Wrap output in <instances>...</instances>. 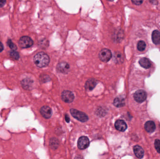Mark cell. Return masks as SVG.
Segmentation results:
<instances>
[{"label":"cell","instance_id":"1","mask_svg":"<svg viewBox=\"0 0 160 159\" xmlns=\"http://www.w3.org/2000/svg\"><path fill=\"white\" fill-rule=\"evenodd\" d=\"M34 62L35 64L39 68L46 67L49 64L50 58L49 56L44 52H39L34 57Z\"/></svg>","mask_w":160,"mask_h":159},{"label":"cell","instance_id":"2","mask_svg":"<svg viewBox=\"0 0 160 159\" xmlns=\"http://www.w3.org/2000/svg\"><path fill=\"white\" fill-rule=\"evenodd\" d=\"M70 112L72 116L80 121L85 122L88 121V116L83 112H80L78 110L75 109H71Z\"/></svg>","mask_w":160,"mask_h":159},{"label":"cell","instance_id":"3","mask_svg":"<svg viewBox=\"0 0 160 159\" xmlns=\"http://www.w3.org/2000/svg\"><path fill=\"white\" fill-rule=\"evenodd\" d=\"M19 44L21 48L25 49L30 47L33 45V41L30 37L23 36L20 38L19 42Z\"/></svg>","mask_w":160,"mask_h":159},{"label":"cell","instance_id":"4","mask_svg":"<svg viewBox=\"0 0 160 159\" xmlns=\"http://www.w3.org/2000/svg\"><path fill=\"white\" fill-rule=\"evenodd\" d=\"M112 57L111 51L107 49L102 50L99 53V57L102 61L107 62L111 59Z\"/></svg>","mask_w":160,"mask_h":159},{"label":"cell","instance_id":"5","mask_svg":"<svg viewBox=\"0 0 160 159\" xmlns=\"http://www.w3.org/2000/svg\"><path fill=\"white\" fill-rule=\"evenodd\" d=\"M147 93L143 90H139L136 91L134 94V98L136 102L142 103L147 99Z\"/></svg>","mask_w":160,"mask_h":159},{"label":"cell","instance_id":"6","mask_svg":"<svg viewBox=\"0 0 160 159\" xmlns=\"http://www.w3.org/2000/svg\"><path fill=\"white\" fill-rule=\"evenodd\" d=\"M75 98L73 94L69 91H64L61 94V98L63 101L67 103H70L73 101Z\"/></svg>","mask_w":160,"mask_h":159},{"label":"cell","instance_id":"7","mask_svg":"<svg viewBox=\"0 0 160 159\" xmlns=\"http://www.w3.org/2000/svg\"><path fill=\"white\" fill-rule=\"evenodd\" d=\"M69 65L66 62H60L57 66V70L60 73L67 74L69 72Z\"/></svg>","mask_w":160,"mask_h":159},{"label":"cell","instance_id":"8","mask_svg":"<svg viewBox=\"0 0 160 159\" xmlns=\"http://www.w3.org/2000/svg\"><path fill=\"white\" fill-rule=\"evenodd\" d=\"M89 145V141L86 136H82L79 139L78 141V147L80 149H85Z\"/></svg>","mask_w":160,"mask_h":159},{"label":"cell","instance_id":"9","mask_svg":"<svg viewBox=\"0 0 160 159\" xmlns=\"http://www.w3.org/2000/svg\"><path fill=\"white\" fill-rule=\"evenodd\" d=\"M40 112L43 117L45 119H49L52 115L53 112L51 108L47 106H44L40 110Z\"/></svg>","mask_w":160,"mask_h":159},{"label":"cell","instance_id":"10","mask_svg":"<svg viewBox=\"0 0 160 159\" xmlns=\"http://www.w3.org/2000/svg\"><path fill=\"white\" fill-rule=\"evenodd\" d=\"M115 128L120 132H124L127 129V125L124 120H117L115 123Z\"/></svg>","mask_w":160,"mask_h":159},{"label":"cell","instance_id":"11","mask_svg":"<svg viewBox=\"0 0 160 159\" xmlns=\"http://www.w3.org/2000/svg\"><path fill=\"white\" fill-rule=\"evenodd\" d=\"M133 151L135 153L136 156L139 159L143 158L144 154V151L143 148H142L141 146L139 145H136L133 147Z\"/></svg>","mask_w":160,"mask_h":159},{"label":"cell","instance_id":"12","mask_svg":"<svg viewBox=\"0 0 160 159\" xmlns=\"http://www.w3.org/2000/svg\"><path fill=\"white\" fill-rule=\"evenodd\" d=\"M156 128L155 123L152 121H148L145 124V129L149 133L154 132Z\"/></svg>","mask_w":160,"mask_h":159},{"label":"cell","instance_id":"13","mask_svg":"<svg viewBox=\"0 0 160 159\" xmlns=\"http://www.w3.org/2000/svg\"><path fill=\"white\" fill-rule=\"evenodd\" d=\"M152 39L153 43L155 44H160V33L157 30L154 31L152 35Z\"/></svg>","mask_w":160,"mask_h":159},{"label":"cell","instance_id":"14","mask_svg":"<svg viewBox=\"0 0 160 159\" xmlns=\"http://www.w3.org/2000/svg\"><path fill=\"white\" fill-rule=\"evenodd\" d=\"M97 85V81L94 79H90L87 81L86 83V89L89 91H91Z\"/></svg>","mask_w":160,"mask_h":159},{"label":"cell","instance_id":"15","mask_svg":"<svg viewBox=\"0 0 160 159\" xmlns=\"http://www.w3.org/2000/svg\"><path fill=\"white\" fill-rule=\"evenodd\" d=\"M139 63L142 67L145 69H148L151 66L150 61L148 58H142L139 61Z\"/></svg>","mask_w":160,"mask_h":159},{"label":"cell","instance_id":"16","mask_svg":"<svg viewBox=\"0 0 160 159\" xmlns=\"http://www.w3.org/2000/svg\"><path fill=\"white\" fill-rule=\"evenodd\" d=\"M114 105L117 107H122L125 106V100L123 98L117 97L113 101Z\"/></svg>","mask_w":160,"mask_h":159},{"label":"cell","instance_id":"17","mask_svg":"<svg viewBox=\"0 0 160 159\" xmlns=\"http://www.w3.org/2000/svg\"><path fill=\"white\" fill-rule=\"evenodd\" d=\"M32 83H33V81L31 79H28V78L26 79L25 78L22 81V86L23 87L24 89H29L31 87Z\"/></svg>","mask_w":160,"mask_h":159},{"label":"cell","instance_id":"18","mask_svg":"<svg viewBox=\"0 0 160 159\" xmlns=\"http://www.w3.org/2000/svg\"><path fill=\"white\" fill-rule=\"evenodd\" d=\"M58 145H59L58 140L55 138H53V139L51 140L50 142V145L52 148H53V149H56L58 147Z\"/></svg>","mask_w":160,"mask_h":159},{"label":"cell","instance_id":"19","mask_svg":"<svg viewBox=\"0 0 160 159\" xmlns=\"http://www.w3.org/2000/svg\"><path fill=\"white\" fill-rule=\"evenodd\" d=\"M146 45L144 42L143 41H141L138 43L137 49L139 51H142L144 50L146 48Z\"/></svg>","mask_w":160,"mask_h":159},{"label":"cell","instance_id":"20","mask_svg":"<svg viewBox=\"0 0 160 159\" xmlns=\"http://www.w3.org/2000/svg\"><path fill=\"white\" fill-rule=\"evenodd\" d=\"M10 55L12 58L16 60H19V52L16 51L15 50H12V51H10Z\"/></svg>","mask_w":160,"mask_h":159},{"label":"cell","instance_id":"21","mask_svg":"<svg viewBox=\"0 0 160 159\" xmlns=\"http://www.w3.org/2000/svg\"><path fill=\"white\" fill-rule=\"evenodd\" d=\"M7 44L8 46H9V47L10 49H12V50H16L17 49L16 46L13 43L12 41L10 39H9V40H8Z\"/></svg>","mask_w":160,"mask_h":159},{"label":"cell","instance_id":"22","mask_svg":"<svg viewBox=\"0 0 160 159\" xmlns=\"http://www.w3.org/2000/svg\"><path fill=\"white\" fill-rule=\"evenodd\" d=\"M155 147L157 152L160 154V141L159 140H156L155 142Z\"/></svg>","mask_w":160,"mask_h":159},{"label":"cell","instance_id":"23","mask_svg":"<svg viewBox=\"0 0 160 159\" xmlns=\"http://www.w3.org/2000/svg\"><path fill=\"white\" fill-rule=\"evenodd\" d=\"M115 59L117 62H121L122 59V55L119 52H117L115 54Z\"/></svg>","mask_w":160,"mask_h":159},{"label":"cell","instance_id":"24","mask_svg":"<svg viewBox=\"0 0 160 159\" xmlns=\"http://www.w3.org/2000/svg\"><path fill=\"white\" fill-rule=\"evenodd\" d=\"M132 3L135 5H141L143 3V0H131Z\"/></svg>","mask_w":160,"mask_h":159},{"label":"cell","instance_id":"25","mask_svg":"<svg viewBox=\"0 0 160 159\" xmlns=\"http://www.w3.org/2000/svg\"><path fill=\"white\" fill-rule=\"evenodd\" d=\"M6 0H0V8L3 7L6 3Z\"/></svg>","mask_w":160,"mask_h":159},{"label":"cell","instance_id":"26","mask_svg":"<svg viewBox=\"0 0 160 159\" xmlns=\"http://www.w3.org/2000/svg\"><path fill=\"white\" fill-rule=\"evenodd\" d=\"M4 49L3 45V44L0 42V52H2L3 51V50Z\"/></svg>","mask_w":160,"mask_h":159},{"label":"cell","instance_id":"27","mask_svg":"<svg viewBox=\"0 0 160 159\" xmlns=\"http://www.w3.org/2000/svg\"><path fill=\"white\" fill-rule=\"evenodd\" d=\"M65 120H66V121L67 122H69V117L67 114L65 115Z\"/></svg>","mask_w":160,"mask_h":159},{"label":"cell","instance_id":"28","mask_svg":"<svg viewBox=\"0 0 160 159\" xmlns=\"http://www.w3.org/2000/svg\"><path fill=\"white\" fill-rule=\"evenodd\" d=\"M108 1H113L114 0H108Z\"/></svg>","mask_w":160,"mask_h":159}]
</instances>
